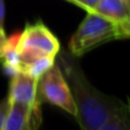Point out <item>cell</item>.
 I'll return each instance as SVG.
<instances>
[{
    "mask_svg": "<svg viewBox=\"0 0 130 130\" xmlns=\"http://www.w3.org/2000/svg\"><path fill=\"white\" fill-rule=\"evenodd\" d=\"M65 71L76 107L75 118L80 122L81 128L83 130H98L122 105L104 96L92 87L78 67L65 64Z\"/></svg>",
    "mask_w": 130,
    "mask_h": 130,
    "instance_id": "cell-1",
    "label": "cell"
},
{
    "mask_svg": "<svg viewBox=\"0 0 130 130\" xmlns=\"http://www.w3.org/2000/svg\"><path fill=\"white\" fill-rule=\"evenodd\" d=\"M129 34L130 26L120 25L94 11H87V16L72 36L69 48L74 56H81L102 43L127 39Z\"/></svg>",
    "mask_w": 130,
    "mask_h": 130,
    "instance_id": "cell-2",
    "label": "cell"
},
{
    "mask_svg": "<svg viewBox=\"0 0 130 130\" xmlns=\"http://www.w3.org/2000/svg\"><path fill=\"white\" fill-rule=\"evenodd\" d=\"M16 50L20 64L39 57H55L59 52V41L43 23L26 25L17 36Z\"/></svg>",
    "mask_w": 130,
    "mask_h": 130,
    "instance_id": "cell-3",
    "label": "cell"
},
{
    "mask_svg": "<svg viewBox=\"0 0 130 130\" xmlns=\"http://www.w3.org/2000/svg\"><path fill=\"white\" fill-rule=\"evenodd\" d=\"M38 91L50 104L63 108L74 117L76 115V107L69 83L65 80L61 69L55 64L40 76L38 81Z\"/></svg>",
    "mask_w": 130,
    "mask_h": 130,
    "instance_id": "cell-4",
    "label": "cell"
},
{
    "mask_svg": "<svg viewBox=\"0 0 130 130\" xmlns=\"http://www.w3.org/2000/svg\"><path fill=\"white\" fill-rule=\"evenodd\" d=\"M38 79L24 72L13 73L8 96L11 102L40 108L38 99Z\"/></svg>",
    "mask_w": 130,
    "mask_h": 130,
    "instance_id": "cell-5",
    "label": "cell"
},
{
    "mask_svg": "<svg viewBox=\"0 0 130 130\" xmlns=\"http://www.w3.org/2000/svg\"><path fill=\"white\" fill-rule=\"evenodd\" d=\"M36 115H40V108L10 101L2 130H31Z\"/></svg>",
    "mask_w": 130,
    "mask_h": 130,
    "instance_id": "cell-6",
    "label": "cell"
},
{
    "mask_svg": "<svg viewBox=\"0 0 130 130\" xmlns=\"http://www.w3.org/2000/svg\"><path fill=\"white\" fill-rule=\"evenodd\" d=\"M92 11L120 25L130 26V2L127 0H99Z\"/></svg>",
    "mask_w": 130,
    "mask_h": 130,
    "instance_id": "cell-7",
    "label": "cell"
},
{
    "mask_svg": "<svg viewBox=\"0 0 130 130\" xmlns=\"http://www.w3.org/2000/svg\"><path fill=\"white\" fill-rule=\"evenodd\" d=\"M54 64H55V58H53V57H39V58H34L29 62L20 64L18 72L27 73L39 80L40 76L46 71H48Z\"/></svg>",
    "mask_w": 130,
    "mask_h": 130,
    "instance_id": "cell-8",
    "label": "cell"
},
{
    "mask_svg": "<svg viewBox=\"0 0 130 130\" xmlns=\"http://www.w3.org/2000/svg\"><path fill=\"white\" fill-rule=\"evenodd\" d=\"M98 130H129L127 110L123 106H121L117 112H114L106 120L105 123Z\"/></svg>",
    "mask_w": 130,
    "mask_h": 130,
    "instance_id": "cell-9",
    "label": "cell"
},
{
    "mask_svg": "<svg viewBox=\"0 0 130 130\" xmlns=\"http://www.w3.org/2000/svg\"><path fill=\"white\" fill-rule=\"evenodd\" d=\"M9 106H10V98H9V96L7 95V96L0 102V130L4 129L5 120H6Z\"/></svg>",
    "mask_w": 130,
    "mask_h": 130,
    "instance_id": "cell-10",
    "label": "cell"
},
{
    "mask_svg": "<svg viewBox=\"0 0 130 130\" xmlns=\"http://www.w3.org/2000/svg\"><path fill=\"white\" fill-rule=\"evenodd\" d=\"M99 0H82L81 4V8H83L86 11H92V9L95 8Z\"/></svg>",
    "mask_w": 130,
    "mask_h": 130,
    "instance_id": "cell-11",
    "label": "cell"
},
{
    "mask_svg": "<svg viewBox=\"0 0 130 130\" xmlns=\"http://www.w3.org/2000/svg\"><path fill=\"white\" fill-rule=\"evenodd\" d=\"M6 43H7V37L5 34V30L0 27V61L2 58V54H4V49Z\"/></svg>",
    "mask_w": 130,
    "mask_h": 130,
    "instance_id": "cell-12",
    "label": "cell"
},
{
    "mask_svg": "<svg viewBox=\"0 0 130 130\" xmlns=\"http://www.w3.org/2000/svg\"><path fill=\"white\" fill-rule=\"evenodd\" d=\"M5 23V4L4 0H0V27L4 29Z\"/></svg>",
    "mask_w": 130,
    "mask_h": 130,
    "instance_id": "cell-13",
    "label": "cell"
},
{
    "mask_svg": "<svg viewBox=\"0 0 130 130\" xmlns=\"http://www.w3.org/2000/svg\"><path fill=\"white\" fill-rule=\"evenodd\" d=\"M67 1L73 2L74 5H76V6H79V7H81V4H82V0H67Z\"/></svg>",
    "mask_w": 130,
    "mask_h": 130,
    "instance_id": "cell-14",
    "label": "cell"
},
{
    "mask_svg": "<svg viewBox=\"0 0 130 130\" xmlns=\"http://www.w3.org/2000/svg\"><path fill=\"white\" fill-rule=\"evenodd\" d=\"M127 1H129V2H130V0H127Z\"/></svg>",
    "mask_w": 130,
    "mask_h": 130,
    "instance_id": "cell-15",
    "label": "cell"
}]
</instances>
